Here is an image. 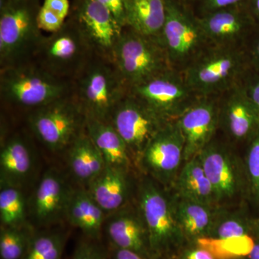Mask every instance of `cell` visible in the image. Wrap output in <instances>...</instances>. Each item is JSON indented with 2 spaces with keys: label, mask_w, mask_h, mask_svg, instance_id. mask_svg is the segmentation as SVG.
<instances>
[{
  "label": "cell",
  "mask_w": 259,
  "mask_h": 259,
  "mask_svg": "<svg viewBox=\"0 0 259 259\" xmlns=\"http://www.w3.org/2000/svg\"><path fill=\"white\" fill-rule=\"evenodd\" d=\"M26 203L20 188L1 185L0 220L1 226L22 227L25 225Z\"/></svg>",
  "instance_id": "obj_31"
},
{
  "label": "cell",
  "mask_w": 259,
  "mask_h": 259,
  "mask_svg": "<svg viewBox=\"0 0 259 259\" xmlns=\"http://www.w3.org/2000/svg\"><path fill=\"white\" fill-rule=\"evenodd\" d=\"M172 187L180 197L212 207L220 206L198 156L185 162Z\"/></svg>",
  "instance_id": "obj_24"
},
{
  "label": "cell",
  "mask_w": 259,
  "mask_h": 259,
  "mask_svg": "<svg viewBox=\"0 0 259 259\" xmlns=\"http://www.w3.org/2000/svg\"><path fill=\"white\" fill-rule=\"evenodd\" d=\"M93 49L76 20L65 22L59 31L42 37L35 54L39 66L59 77L81 72Z\"/></svg>",
  "instance_id": "obj_8"
},
{
  "label": "cell",
  "mask_w": 259,
  "mask_h": 259,
  "mask_svg": "<svg viewBox=\"0 0 259 259\" xmlns=\"http://www.w3.org/2000/svg\"><path fill=\"white\" fill-rule=\"evenodd\" d=\"M171 259H217L205 248L196 244H188Z\"/></svg>",
  "instance_id": "obj_36"
},
{
  "label": "cell",
  "mask_w": 259,
  "mask_h": 259,
  "mask_svg": "<svg viewBox=\"0 0 259 259\" xmlns=\"http://www.w3.org/2000/svg\"><path fill=\"white\" fill-rule=\"evenodd\" d=\"M106 63L89 64L81 71L75 99L85 117L110 122L112 112L129 90L115 66Z\"/></svg>",
  "instance_id": "obj_6"
},
{
  "label": "cell",
  "mask_w": 259,
  "mask_h": 259,
  "mask_svg": "<svg viewBox=\"0 0 259 259\" xmlns=\"http://www.w3.org/2000/svg\"><path fill=\"white\" fill-rule=\"evenodd\" d=\"M0 90L5 101L35 110L68 96L69 86L39 65L20 63L2 68Z\"/></svg>",
  "instance_id": "obj_4"
},
{
  "label": "cell",
  "mask_w": 259,
  "mask_h": 259,
  "mask_svg": "<svg viewBox=\"0 0 259 259\" xmlns=\"http://www.w3.org/2000/svg\"><path fill=\"white\" fill-rule=\"evenodd\" d=\"M212 97H199L176 119L185 141V162L198 156L220 126L219 102Z\"/></svg>",
  "instance_id": "obj_15"
},
{
  "label": "cell",
  "mask_w": 259,
  "mask_h": 259,
  "mask_svg": "<svg viewBox=\"0 0 259 259\" xmlns=\"http://www.w3.org/2000/svg\"><path fill=\"white\" fill-rule=\"evenodd\" d=\"M198 21L207 42L213 46H236L248 27L245 15L237 5L209 12Z\"/></svg>",
  "instance_id": "obj_20"
},
{
  "label": "cell",
  "mask_w": 259,
  "mask_h": 259,
  "mask_svg": "<svg viewBox=\"0 0 259 259\" xmlns=\"http://www.w3.org/2000/svg\"><path fill=\"white\" fill-rule=\"evenodd\" d=\"M252 6L255 14L259 18V0H252Z\"/></svg>",
  "instance_id": "obj_44"
},
{
  "label": "cell",
  "mask_w": 259,
  "mask_h": 259,
  "mask_svg": "<svg viewBox=\"0 0 259 259\" xmlns=\"http://www.w3.org/2000/svg\"><path fill=\"white\" fill-rule=\"evenodd\" d=\"M173 67L188 64L208 44L194 18L173 0H166V19L159 37Z\"/></svg>",
  "instance_id": "obj_10"
},
{
  "label": "cell",
  "mask_w": 259,
  "mask_h": 259,
  "mask_svg": "<svg viewBox=\"0 0 259 259\" xmlns=\"http://www.w3.org/2000/svg\"><path fill=\"white\" fill-rule=\"evenodd\" d=\"M168 121L128 93L112 112L110 123L139 162L145 148Z\"/></svg>",
  "instance_id": "obj_11"
},
{
  "label": "cell",
  "mask_w": 259,
  "mask_h": 259,
  "mask_svg": "<svg viewBox=\"0 0 259 259\" xmlns=\"http://www.w3.org/2000/svg\"><path fill=\"white\" fill-rule=\"evenodd\" d=\"M224 206H219L210 233L207 238L222 239L245 236L256 238L253 230V221H248L238 211L228 210Z\"/></svg>",
  "instance_id": "obj_28"
},
{
  "label": "cell",
  "mask_w": 259,
  "mask_h": 259,
  "mask_svg": "<svg viewBox=\"0 0 259 259\" xmlns=\"http://www.w3.org/2000/svg\"><path fill=\"white\" fill-rule=\"evenodd\" d=\"M105 7L122 28H126V0H97Z\"/></svg>",
  "instance_id": "obj_37"
},
{
  "label": "cell",
  "mask_w": 259,
  "mask_h": 259,
  "mask_svg": "<svg viewBox=\"0 0 259 259\" xmlns=\"http://www.w3.org/2000/svg\"><path fill=\"white\" fill-rule=\"evenodd\" d=\"M253 226L255 236H259V219L258 221H253Z\"/></svg>",
  "instance_id": "obj_45"
},
{
  "label": "cell",
  "mask_w": 259,
  "mask_h": 259,
  "mask_svg": "<svg viewBox=\"0 0 259 259\" xmlns=\"http://www.w3.org/2000/svg\"><path fill=\"white\" fill-rule=\"evenodd\" d=\"M252 54H253V62L259 70V38L255 42Z\"/></svg>",
  "instance_id": "obj_43"
},
{
  "label": "cell",
  "mask_w": 259,
  "mask_h": 259,
  "mask_svg": "<svg viewBox=\"0 0 259 259\" xmlns=\"http://www.w3.org/2000/svg\"><path fill=\"white\" fill-rule=\"evenodd\" d=\"M241 0H204V5L209 12L236 6Z\"/></svg>",
  "instance_id": "obj_41"
},
{
  "label": "cell",
  "mask_w": 259,
  "mask_h": 259,
  "mask_svg": "<svg viewBox=\"0 0 259 259\" xmlns=\"http://www.w3.org/2000/svg\"><path fill=\"white\" fill-rule=\"evenodd\" d=\"M128 93L166 121L176 120L199 98L183 73L175 69L129 89Z\"/></svg>",
  "instance_id": "obj_9"
},
{
  "label": "cell",
  "mask_w": 259,
  "mask_h": 259,
  "mask_svg": "<svg viewBox=\"0 0 259 259\" xmlns=\"http://www.w3.org/2000/svg\"><path fill=\"white\" fill-rule=\"evenodd\" d=\"M153 179L139 184L138 206L154 259L173 258L188 245L175 218L171 195Z\"/></svg>",
  "instance_id": "obj_1"
},
{
  "label": "cell",
  "mask_w": 259,
  "mask_h": 259,
  "mask_svg": "<svg viewBox=\"0 0 259 259\" xmlns=\"http://www.w3.org/2000/svg\"><path fill=\"white\" fill-rule=\"evenodd\" d=\"M71 259H109L108 252L107 248L105 249L100 244V241L85 237L76 245Z\"/></svg>",
  "instance_id": "obj_34"
},
{
  "label": "cell",
  "mask_w": 259,
  "mask_h": 259,
  "mask_svg": "<svg viewBox=\"0 0 259 259\" xmlns=\"http://www.w3.org/2000/svg\"><path fill=\"white\" fill-rule=\"evenodd\" d=\"M198 157L220 206L228 204L241 194L243 187L241 166L226 146L212 141Z\"/></svg>",
  "instance_id": "obj_13"
},
{
  "label": "cell",
  "mask_w": 259,
  "mask_h": 259,
  "mask_svg": "<svg viewBox=\"0 0 259 259\" xmlns=\"http://www.w3.org/2000/svg\"><path fill=\"white\" fill-rule=\"evenodd\" d=\"M185 141L176 120L168 121L145 148L140 166L163 187H172L185 163Z\"/></svg>",
  "instance_id": "obj_12"
},
{
  "label": "cell",
  "mask_w": 259,
  "mask_h": 259,
  "mask_svg": "<svg viewBox=\"0 0 259 259\" xmlns=\"http://www.w3.org/2000/svg\"><path fill=\"white\" fill-rule=\"evenodd\" d=\"M32 163L31 153L23 140L13 138L7 141L0 153L1 185L20 188L31 173Z\"/></svg>",
  "instance_id": "obj_27"
},
{
  "label": "cell",
  "mask_w": 259,
  "mask_h": 259,
  "mask_svg": "<svg viewBox=\"0 0 259 259\" xmlns=\"http://www.w3.org/2000/svg\"><path fill=\"white\" fill-rule=\"evenodd\" d=\"M129 169L106 166L87 190L106 214L126 207L131 192Z\"/></svg>",
  "instance_id": "obj_19"
},
{
  "label": "cell",
  "mask_w": 259,
  "mask_h": 259,
  "mask_svg": "<svg viewBox=\"0 0 259 259\" xmlns=\"http://www.w3.org/2000/svg\"><path fill=\"white\" fill-rule=\"evenodd\" d=\"M65 20L51 10L41 6L37 15V25L40 30L51 34L60 30L64 26Z\"/></svg>",
  "instance_id": "obj_35"
},
{
  "label": "cell",
  "mask_w": 259,
  "mask_h": 259,
  "mask_svg": "<svg viewBox=\"0 0 259 259\" xmlns=\"http://www.w3.org/2000/svg\"><path fill=\"white\" fill-rule=\"evenodd\" d=\"M71 191L56 170L44 174L31 201L32 214L39 226H51L66 216Z\"/></svg>",
  "instance_id": "obj_18"
},
{
  "label": "cell",
  "mask_w": 259,
  "mask_h": 259,
  "mask_svg": "<svg viewBox=\"0 0 259 259\" xmlns=\"http://www.w3.org/2000/svg\"><path fill=\"white\" fill-rule=\"evenodd\" d=\"M76 20L93 51L112 63V54L124 28L97 0H81Z\"/></svg>",
  "instance_id": "obj_14"
},
{
  "label": "cell",
  "mask_w": 259,
  "mask_h": 259,
  "mask_svg": "<svg viewBox=\"0 0 259 259\" xmlns=\"http://www.w3.org/2000/svg\"><path fill=\"white\" fill-rule=\"evenodd\" d=\"M86 117L76 99L69 96L35 109L29 124L37 139L52 151L69 147L81 134Z\"/></svg>",
  "instance_id": "obj_7"
},
{
  "label": "cell",
  "mask_w": 259,
  "mask_h": 259,
  "mask_svg": "<svg viewBox=\"0 0 259 259\" xmlns=\"http://www.w3.org/2000/svg\"><path fill=\"white\" fill-rule=\"evenodd\" d=\"M68 165L73 176L80 183L88 186L106 166L86 131L79 134L70 145Z\"/></svg>",
  "instance_id": "obj_25"
},
{
  "label": "cell",
  "mask_w": 259,
  "mask_h": 259,
  "mask_svg": "<svg viewBox=\"0 0 259 259\" xmlns=\"http://www.w3.org/2000/svg\"><path fill=\"white\" fill-rule=\"evenodd\" d=\"M85 131L101 153L106 166L129 169L133 158L128 148L110 122L86 117Z\"/></svg>",
  "instance_id": "obj_23"
},
{
  "label": "cell",
  "mask_w": 259,
  "mask_h": 259,
  "mask_svg": "<svg viewBox=\"0 0 259 259\" xmlns=\"http://www.w3.org/2000/svg\"><path fill=\"white\" fill-rule=\"evenodd\" d=\"M243 259H259V236L255 239L254 245L249 253Z\"/></svg>",
  "instance_id": "obj_42"
},
{
  "label": "cell",
  "mask_w": 259,
  "mask_h": 259,
  "mask_svg": "<svg viewBox=\"0 0 259 259\" xmlns=\"http://www.w3.org/2000/svg\"><path fill=\"white\" fill-rule=\"evenodd\" d=\"M164 259H171V258H164Z\"/></svg>",
  "instance_id": "obj_46"
},
{
  "label": "cell",
  "mask_w": 259,
  "mask_h": 259,
  "mask_svg": "<svg viewBox=\"0 0 259 259\" xmlns=\"http://www.w3.org/2000/svg\"><path fill=\"white\" fill-rule=\"evenodd\" d=\"M171 199L177 224L188 244L208 237L219 206L207 205L175 194Z\"/></svg>",
  "instance_id": "obj_21"
},
{
  "label": "cell",
  "mask_w": 259,
  "mask_h": 259,
  "mask_svg": "<svg viewBox=\"0 0 259 259\" xmlns=\"http://www.w3.org/2000/svg\"><path fill=\"white\" fill-rule=\"evenodd\" d=\"M255 238L252 236L234 238H203L194 244L205 248L217 259H243L247 256L254 245Z\"/></svg>",
  "instance_id": "obj_30"
},
{
  "label": "cell",
  "mask_w": 259,
  "mask_h": 259,
  "mask_svg": "<svg viewBox=\"0 0 259 259\" xmlns=\"http://www.w3.org/2000/svg\"><path fill=\"white\" fill-rule=\"evenodd\" d=\"M126 28L159 37L166 19V0H126Z\"/></svg>",
  "instance_id": "obj_26"
},
{
  "label": "cell",
  "mask_w": 259,
  "mask_h": 259,
  "mask_svg": "<svg viewBox=\"0 0 259 259\" xmlns=\"http://www.w3.org/2000/svg\"><path fill=\"white\" fill-rule=\"evenodd\" d=\"M243 85L259 112V77L250 79L248 82L243 83Z\"/></svg>",
  "instance_id": "obj_40"
},
{
  "label": "cell",
  "mask_w": 259,
  "mask_h": 259,
  "mask_svg": "<svg viewBox=\"0 0 259 259\" xmlns=\"http://www.w3.org/2000/svg\"><path fill=\"white\" fill-rule=\"evenodd\" d=\"M108 246L132 250L148 259H154L146 227L136 211L123 207L109 214L104 225Z\"/></svg>",
  "instance_id": "obj_17"
},
{
  "label": "cell",
  "mask_w": 259,
  "mask_h": 259,
  "mask_svg": "<svg viewBox=\"0 0 259 259\" xmlns=\"http://www.w3.org/2000/svg\"><path fill=\"white\" fill-rule=\"evenodd\" d=\"M40 8L38 0H1L0 60L3 67L20 64L35 54L44 37L37 25Z\"/></svg>",
  "instance_id": "obj_3"
},
{
  "label": "cell",
  "mask_w": 259,
  "mask_h": 259,
  "mask_svg": "<svg viewBox=\"0 0 259 259\" xmlns=\"http://www.w3.org/2000/svg\"><path fill=\"white\" fill-rule=\"evenodd\" d=\"M245 65L244 56L237 46H214L187 64L183 75L197 97H214L241 83Z\"/></svg>",
  "instance_id": "obj_2"
},
{
  "label": "cell",
  "mask_w": 259,
  "mask_h": 259,
  "mask_svg": "<svg viewBox=\"0 0 259 259\" xmlns=\"http://www.w3.org/2000/svg\"><path fill=\"white\" fill-rule=\"evenodd\" d=\"M127 28L123 30L114 49L112 64L128 90L175 69L158 37L146 36Z\"/></svg>",
  "instance_id": "obj_5"
},
{
  "label": "cell",
  "mask_w": 259,
  "mask_h": 259,
  "mask_svg": "<svg viewBox=\"0 0 259 259\" xmlns=\"http://www.w3.org/2000/svg\"><path fill=\"white\" fill-rule=\"evenodd\" d=\"M42 6L54 12L64 20H66V17L69 15V0H44Z\"/></svg>",
  "instance_id": "obj_38"
},
{
  "label": "cell",
  "mask_w": 259,
  "mask_h": 259,
  "mask_svg": "<svg viewBox=\"0 0 259 259\" xmlns=\"http://www.w3.org/2000/svg\"><path fill=\"white\" fill-rule=\"evenodd\" d=\"M67 238L64 231L34 232L23 259H61Z\"/></svg>",
  "instance_id": "obj_29"
},
{
  "label": "cell",
  "mask_w": 259,
  "mask_h": 259,
  "mask_svg": "<svg viewBox=\"0 0 259 259\" xmlns=\"http://www.w3.org/2000/svg\"><path fill=\"white\" fill-rule=\"evenodd\" d=\"M220 126L233 141L251 139L259 133V112L241 83L219 102Z\"/></svg>",
  "instance_id": "obj_16"
},
{
  "label": "cell",
  "mask_w": 259,
  "mask_h": 259,
  "mask_svg": "<svg viewBox=\"0 0 259 259\" xmlns=\"http://www.w3.org/2000/svg\"><path fill=\"white\" fill-rule=\"evenodd\" d=\"M34 232L26 226H2L0 229V258L23 259Z\"/></svg>",
  "instance_id": "obj_32"
},
{
  "label": "cell",
  "mask_w": 259,
  "mask_h": 259,
  "mask_svg": "<svg viewBox=\"0 0 259 259\" xmlns=\"http://www.w3.org/2000/svg\"><path fill=\"white\" fill-rule=\"evenodd\" d=\"M105 214L88 190L71 191L65 218L71 226L79 228L86 238L100 241Z\"/></svg>",
  "instance_id": "obj_22"
},
{
  "label": "cell",
  "mask_w": 259,
  "mask_h": 259,
  "mask_svg": "<svg viewBox=\"0 0 259 259\" xmlns=\"http://www.w3.org/2000/svg\"><path fill=\"white\" fill-rule=\"evenodd\" d=\"M246 174L252 193L259 202V133L252 139L248 148Z\"/></svg>",
  "instance_id": "obj_33"
},
{
  "label": "cell",
  "mask_w": 259,
  "mask_h": 259,
  "mask_svg": "<svg viewBox=\"0 0 259 259\" xmlns=\"http://www.w3.org/2000/svg\"><path fill=\"white\" fill-rule=\"evenodd\" d=\"M107 252L109 259H148L132 250L121 249L111 246H108Z\"/></svg>",
  "instance_id": "obj_39"
}]
</instances>
